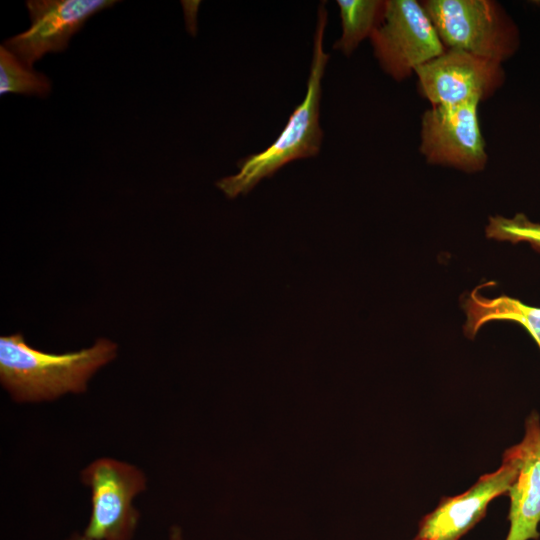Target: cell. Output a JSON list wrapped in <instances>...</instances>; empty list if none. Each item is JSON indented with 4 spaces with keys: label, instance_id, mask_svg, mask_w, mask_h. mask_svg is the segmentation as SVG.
Returning <instances> with one entry per match:
<instances>
[{
    "label": "cell",
    "instance_id": "6da1fadb",
    "mask_svg": "<svg viewBox=\"0 0 540 540\" xmlns=\"http://www.w3.org/2000/svg\"><path fill=\"white\" fill-rule=\"evenodd\" d=\"M117 354V345L98 339L93 346L55 354L27 344L22 334L0 338V382L19 403L52 401L83 393L94 373Z\"/></svg>",
    "mask_w": 540,
    "mask_h": 540
},
{
    "label": "cell",
    "instance_id": "7a4b0ae2",
    "mask_svg": "<svg viewBox=\"0 0 540 540\" xmlns=\"http://www.w3.org/2000/svg\"><path fill=\"white\" fill-rule=\"evenodd\" d=\"M326 3L319 5L313 38L312 60L305 97L289 116L275 141L259 153L238 162V172L217 181V187L228 197L250 192L261 180L271 177L291 161L318 155L323 139L320 126L322 79L329 60L323 48L328 20Z\"/></svg>",
    "mask_w": 540,
    "mask_h": 540
},
{
    "label": "cell",
    "instance_id": "3957f363",
    "mask_svg": "<svg viewBox=\"0 0 540 540\" xmlns=\"http://www.w3.org/2000/svg\"><path fill=\"white\" fill-rule=\"evenodd\" d=\"M423 8L446 49H457L503 64L521 44L520 30L494 0H424Z\"/></svg>",
    "mask_w": 540,
    "mask_h": 540
},
{
    "label": "cell",
    "instance_id": "277c9868",
    "mask_svg": "<svg viewBox=\"0 0 540 540\" xmlns=\"http://www.w3.org/2000/svg\"><path fill=\"white\" fill-rule=\"evenodd\" d=\"M80 478L91 497L84 534L97 540H131L140 517L133 502L147 488L144 472L134 464L99 457L81 471Z\"/></svg>",
    "mask_w": 540,
    "mask_h": 540
},
{
    "label": "cell",
    "instance_id": "5b68a950",
    "mask_svg": "<svg viewBox=\"0 0 540 540\" xmlns=\"http://www.w3.org/2000/svg\"><path fill=\"white\" fill-rule=\"evenodd\" d=\"M369 39L380 68L399 82L446 50L416 0H386L383 20Z\"/></svg>",
    "mask_w": 540,
    "mask_h": 540
},
{
    "label": "cell",
    "instance_id": "8992f818",
    "mask_svg": "<svg viewBox=\"0 0 540 540\" xmlns=\"http://www.w3.org/2000/svg\"><path fill=\"white\" fill-rule=\"evenodd\" d=\"M473 99L451 106H431L421 116L419 151L430 165L466 173L482 171L488 162L478 105Z\"/></svg>",
    "mask_w": 540,
    "mask_h": 540
},
{
    "label": "cell",
    "instance_id": "52a82bcc",
    "mask_svg": "<svg viewBox=\"0 0 540 540\" xmlns=\"http://www.w3.org/2000/svg\"><path fill=\"white\" fill-rule=\"evenodd\" d=\"M503 64L466 51L446 49L415 70L419 89L432 106L492 97L505 82Z\"/></svg>",
    "mask_w": 540,
    "mask_h": 540
},
{
    "label": "cell",
    "instance_id": "ba28073f",
    "mask_svg": "<svg viewBox=\"0 0 540 540\" xmlns=\"http://www.w3.org/2000/svg\"><path fill=\"white\" fill-rule=\"evenodd\" d=\"M519 468L517 457L510 448L506 449L496 471L482 475L460 495L443 497L438 506L421 519L416 538L459 540L486 515L493 499L508 493Z\"/></svg>",
    "mask_w": 540,
    "mask_h": 540
},
{
    "label": "cell",
    "instance_id": "9c48e42d",
    "mask_svg": "<svg viewBox=\"0 0 540 540\" xmlns=\"http://www.w3.org/2000/svg\"><path fill=\"white\" fill-rule=\"evenodd\" d=\"M114 0H30L31 26L7 39L4 46L30 67L45 54L61 52L89 17L114 5Z\"/></svg>",
    "mask_w": 540,
    "mask_h": 540
},
{
    "label": "cell",
    "instance_id": "30bf717a",
    "mask_svg": "<svg viewBox=\"0 0 540 540\" xmlns=\"http://www.w3.org/2000/svg\"><path fill=\"white\" fill-rule=\"evenodd\" d=\"M519 461V473L508 491L509 532L505 540H538L540 533V417L532 412L522 440L509 447Z\"/></svg>",
    "mask_w": 540,
    "mask_h": 540
},
{
    "label": "cell",
    "instance_id": "8fae6325",
    "mask_svg": "<svg viewBox=\"0 0 540 540\" xmlns=\"http://www.w3.org/2000/svg\"><path fill=\"white\" fill-rule=\"evenodd\" d=\"M484 285L476 287L464 297L466 314L464 334L473 339L483 325L491 321H514L523 326L540 349V307L526 305L507 295L488 298L480 293Z\"/></svg>",
    "mask_w": 540,
    "mask_h": 540
},
{
    "label": "cell",
    "instance_id": "7c38bea8",
    "mask_svg": "<svg viewBox=\"0 0 540 540\" xmlns=\"http://www.w3.org/2000/svg\"><path fill=\"white\" fill-rule=\"evenodd\" d=\"M342 33L333 48L350 56L383 20L386 0H337Z\"/></svg>",
    "mask_w": 540,
    "mask_h": 540
},
{
    "label": "cell",
    "instance_id": "4fadbf2b",
    "mask_svg": "<svg viewBox=\"0 0 540 540\" xmlns=\"http://www.w3.org/2000/svg\"><path fill=\"white\" fill-rule=\"evenodd\" d=\"M51 90L50 80L26 66L4 45L0 47V93H17L45 97Z\"/></svg>",
    "mask_w": 540,
    "mask_h": 540
},
{
    "label": "cell",
    "instance_id": "5bb4252c",
    "mask_svg": "<svg viewBox=\"0 0 540 540\" xmlns=\"http://www.w3.org/2000/svg\"><path fill=\"white\" fill-rule=\"evenodd\" d=\"M486 236L513 244L526 242L540 253V223L531 221L525 214L513 217L493 216L486 226Z\"/></svg>",
    "mask_w": 540,
    "mask_h": 540
},
{
    "label": "cell",
    "instance_id": "9a60e30c",
    "mask_svg": "<svg viewBox=\"0 0 540 540\" xmlns=\"http://www.w3.org/2000/svg\"><path fill=\"white\" fill-rule=\"evenodd\" d=\"M169 540H183L181 528L173 526L170 529Z\"/></svg>",
    "mask_w": 540,
    "mask_h": 540
},
{
    "label": "cell",
    "instance_id": "2e32d148",
    "mask_svg": "<svg viewBox=\"0 0 540 540\" xmlns=\"http://www.w3.org/2000/svg\"><path fill=\"white\" fill-rule=\"evenodd\" d=\"M67 540H97V539L88 537L84 533L82 535L76 533V534L70 536Z\"/></svg>",
    "mask_w": 540,
    "mask_h": 540
},
{
    "label": "cell",
    "instance_id": "e0dca14e",
    "mask_svg": "<svg viewBox=\"0 0 540 540\" xmlns=\"http://www.w3.org/2000/svg\"><path fill=\"white\" fill-rule=\"evenodd\" d=\"M414 540H421V539H417V538H415Z\"/></svg>",
    "mask_w": 540,
    "mask_h": 540
}]
</instances>
